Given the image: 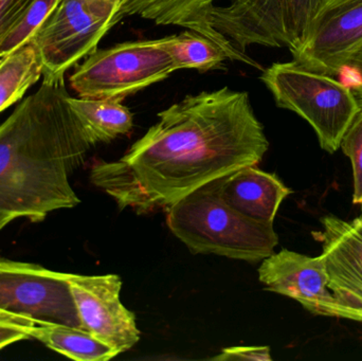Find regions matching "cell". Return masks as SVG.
Instances as JSON below:
<instances>
[{
	"instance_id": "obj_14",
	"label": "cell",
	"mask_w": 362,
	"mask_h": 361,
	"mask_svg": "<svg viewBox=\"0 0 362 361\" xmlns=\"http://www.w3.org/2000/svg\"><path fill=\"white\" fill-rule=\"evenodd\" d=\"M257 165L240 167L215 179L221 199L245 216L274 224L282 201L291 191L274 174Z\"/></svg>"
},
{
	"instance_id": "obj_10",
	"label": "cell",
	"mask_w": 362,
	"mask_h": 361,
	"mask_svg": "<svg viewBox=\"0 0 362 361\" xmlns=\"http://www.w3.org/2000/svg\"><path fill=\"white\" fill-rule=\"evenodd\" d=\"M259 279L266 290L293 299L314 315L353 320L329 288L322 256L310 258L287 249L274 252L262 262Z\"/></svg>"
},
{
	"instance_id": "obj_26",
	"label": "cell",
	"mask_w": 362,
	"mask_h": 361,
	"mask_svg": "<svg viewBox=\"0 0 362 361\" xmlns=\"http://www.w3.org/2000/svg\"><path fill=\"white\" fill-rule=\"evenodd\" d=\"M110 1L118 2V4H121V1H122V0H110Z\"/></svg>"
},
{
	"instance_id": "obj_18",
	"label": "cell",
	"mask_w": 362,
	"mask_h": 361,
	"mask_svg": "<svg viewBox=\"0 0 362 361\" xmlns=\"http://www.w3.org/2000/svg\"><path fill=\"white\" fill-rule=\"evenodd\" d=\"M160 40L176 70L194 69L206 72L221 69L225 61L229 59L227 53L216 42L192 30L160 38Z\"/></svg>"
},
{
	"instance_id": "obj_17",
	"label": "cell",
	"mask_w": 362,
	"mask_h": 361,
	"mask_svg": "<svg viewBox=\"0 0 362 361\" xmlns=\"http://www.w3.org/2000/svg\"><path fill=\"white\" fill-rule=\"evenodd\" d=\"M42 78V63L31 42L0 57V112L21 101Z\"/></svg>"
},
{
	"instance_id": "obj_16",
	"label": "cell",
	"mask_w": 362,
	"mask_h": 361,
	"mask_svg": "<svg viewBox=\"0 0 362 361\" xmlns=\"http://www.w3.org/2000/svg\"><path fill=\"white\" fill-rule=\"evenodd\" d=\"M30 335L49 349L74 360L107 361L119 355L110 345L82 328L36 322Z\"/></svg>"
},
{
	"instance_id": "obj_5",
	"label": "cell",
	"mask_w": 362,
	"mask_h": 361,
	"mask_svg": "<svg viewBox=\"0 0 362 361\" xmlns=\"http://www.w3.org/2000/svg\"><path fill=\"white\" fill-rule=\"evenodd\" d=\"M261 80L278 107L296 112L312 125L323 150L329 154L339 150L346 129L362 108L350 87L295 61L272 64L263 70Z\"/></svg>"
},
{
	"instance_id": "obj_1",
	"label": "cell",
	"mask_w": 362,
	"mask_h": 361,
	"mask_svg": "<svg viewBox=\"0 0 362 361\" xmlns=\"http://www.w3.org/2000/svg\"><path fill=\"white\" fill-rule=\"evenodd\" d=\"M158 119L124 156L91 167V184L121 210H167L217 178L259 165L269 148L246 91L189 95Z\"/></svg>"
},
{
	"instance_id": "obj_9",
	"label": "cell",
	"mask_w": 362,
	"mask_h": 361,
	"mask_svg": "<svg viewBox=\"0 0 362 361\" xmlns=\"http://www.w3.org/2000/svg\"><path fill=\"white\" fill-rule=\"evenodd\" d=\"M67 280L83 329L118 354L134 348L140 331L135 314L121 302L120 277L67 273Z\"/></svg>"
},
{
	"instance_id": "obj_19",
	"label": "cell",
	"mask_w": 362,
	"mask_h": 361,
	"mask_svg": "<svg viewBox=\"0 0 362 361\" xmlns=\"http://www.w3.org/2000/svg\"><path fill=\"white\" fill-rule=\"evenodd\" d=\"M59 1L61 0H33L23 20L11 32L10 35L0 47V57L28 44Z\"/></svg>"
},
{
	"instance_id": "obj_23",
	"label": "cell",
	"mask_w": 362,
	"mask_h": 361,
	"mask_svg": "<svg viewBox=\"0 0 362 361\" xmlns=\"http://www.w3.org/2000/svg\"><path fill=\"white\" fill-rule=\"evenodd\" d=\"M212 360H255L272 361L268 347H230L226 348Z\"/></svg>"
},
{
	"instance_id": "obj_8",
	"label": "cell",
	"mask_w": 362,
	"mask_h": 361,
	"mask_svg": "<svg viewBox=\"0 0 362 361\" xmlns=\"http://www.w3.org/2000/svg\"><path fill=\"white\" fill-rule=\"evenodd\" d=\"M0 309L35 322L82 328L67 273L0 259Z\"/></svg>"
},
{
	"instance_id": "obj_13",
	"label": "cell",
	"mask_w": 362,
	"mask_h": 361,
	"mask_svg": "<svg viewBox=\"0 0 362 361\" xmlns=\"http://www.w3.org/2000/svg\"><path fill=\"white\" fill-rule=\"evenodd\" d=\"M217 0H122L112 27L122 19L139 16L159 25H178L197 32L216 42L227 53L230 61H238L251 67L262 66L247 53L240 52L212 25V11Z\"/></svg>"
},
{
	"instance_id": "obj_3",
	"label": "cell",
	"mask_w": 362,
	"mask_h": 361,
	"mask_svg": "<svg viewBox=\"0 0 362 361\" xmlns=\"http://www.w3.org/2000/svg\"><path fill=\"white\" fill-rule=\"evenodd\" d=\"M167 225L194 254H217L257 263L279 243L274 224L245 216L228 205L214 180L167 209Z\"/></svg>"
},
{
	"instance_id": "obj_2",
	"label": "cell",
	"mask_w": 362,
	"mask_h": 361,
	"mask_svg": "<svg viewBox=\"0 0 362 361\" xmlns=\"http://www.w3.org/2000/svg\"><path fill=\"white\" fill-rule=\"evenodd\" d=\"M69 97L65 81H42L0 125V213L38 223L80 203L69 177L93 146Z\"/></svg>"
},
{
	"instance_id": "obj_7",
	"label": "cell",
	"mask_w": 362,
	"mask_h": 361,
	"mask_svg": "<svg viewBox=\"0 0 362 361\" xmlns=\"http://www.w3.org/2000/svg\"><path fill=\"white\" fill-rule=\"evenodd\" d=\"M120 4L110 0H61L34 33L42 81H65V74L98 49L112 29Z\"/></svg>"
},
{
	"instance_id": "obj_11",
	"label": "cell",
	"mask_w": 362,
	"mask_h": 361,
	"mask_svg": "<svg viewBox=\"0 0 362 361\" xmlns=\"http://www.w3.org/2000/svg\"><path fill=\"white\" fill-rule=\"evenodd\" d=\"M321 224L329 288L353 321L362 322V214L351 222L325 216Z\"/></svg>"
},
{
	"instance_id": "obj_15",
	"label": "cell",
	"mask_w": 362,
	"mask_h": 361,
	"mask_svg": "<svg viewBox=\"0 0 362 361\" xmlns=\"http://www.w3.org/2000/svg\"><path fill=\"white\" fill-rule=\"evenodd\" d=\"M68 102L93 146L108 143L133 129V114L121 102L80 97H69Z\"/></svg>"
},
{
	"instance_id": "obj_22",
	"label": "cell",
	"mask_w": 362,
	"mask_h": 361,
	"mask_svg": "<svg viewBox=\"0 0 362 361\" xmlns=\"http://www.w3.org/2000/svg\"><path fill=\"white\" fill-rule=\"evenodd\" d=\"M33 0H0V47L19 25Z\"/></svg>"
},
{
	"instance_id": "obj_25",
	"label": "cell",
	"mask_w": 362,
	"mask_h": 361,
	"mask_svg": "<svg viewBox=\"0 0 362 361\" xmlns=\"http://www.w3.org/2000/svg\"><path fill=\"white\" fill-rule=\"evenodd\" d=\"M14 220H16V218L11 215V214L0 213V231H1L4 227L8 226V225Z\"/></svg>"
},
{
	"instance_id": "obj_21",
	"label": "cell",
	"mask_w": 362,
	"mask_h": 361,
	"mask_svg": "<svg viewBox=\"0 0 362 361\" xmlns=\"http://www.w3.org/2000/svg\"><path fill=\"white\" fill-rule=\"evenodd\" d=\"M36 322L23 316L0 309V350L13 343L31 338Z\"/></svg>"
},
{
	"instance_id": "obj_24",
	"label": "cell",
	"mask_w": 362,
	"mask_h": 361,
	"mask_svg": "<svg viewBox=\"0 0 362 361\" xmlns=\"http://www.w3.org/2000/svg\"><path fill=\"white\" fill-rule=\"evenodd\" d=\"M346 68H351L356 73L357 81L354 85V93L362 103V47L350 57Z\"/></svg>"
},
{
	"instance_id": "obj_12",
	"label": "cell",
	"mask_w": 362,
	"mask_h": 361,
	"mask_svg": "<svg viewBox=\"0 0 362 361\" xmlns=\"http://www.w3.org/2000/svg\"><path fill=\"white\" fill-rule=\"evenodd\" d=\"M362 47V0H353L317 25L308 40L291 52L308 69L336 76Z\"/></svg>"
},
{
	"instance_id": "obj_20",
	"label": "cell",
	"mask_w": 362,
	"mask_h": 361,
	"mask_svg": "<svg viewBox=\"0 0 362 361\" xmlns=\"http://www.w3.org/2000/svg\"><path fill=\"white\" fill-rule=\"evenodd\" d=\"M340 148L352 163L353 203L362 205V108L346 129Z\"/></svg>"
},
{
	"instance_id": "obj_4",
	"label": "cell",
	"mask_w": 362,
	"mask_h": 361,
	"mask_svg": "<svg viewBox=\"0 0 362 361\" xmlns=\"http://www.w3.org/2000/svg\"><path fill=\"white\" fill-rule=\"evenodd\" d=\"M353 0H228L212 25L240 52L250 46L299 49L319 23Z\"/></svg>"
},
{
	"instance_id": "obj_6",
	"label": "cell",
	"mask_w": 362,
	"mask_h": 361,
	"mask_svg": "<svg viewBox=\"0 0 362 361\" xmlns=\"http://www.w3.org/2000/svg\"><path fill=\"white\" fill-rule=\"evenodd\" d=\"M175 71L160 40H136L97 49L76 67L69 82L80 97L122 102Z\"/></svg>"
}]
</instances>
